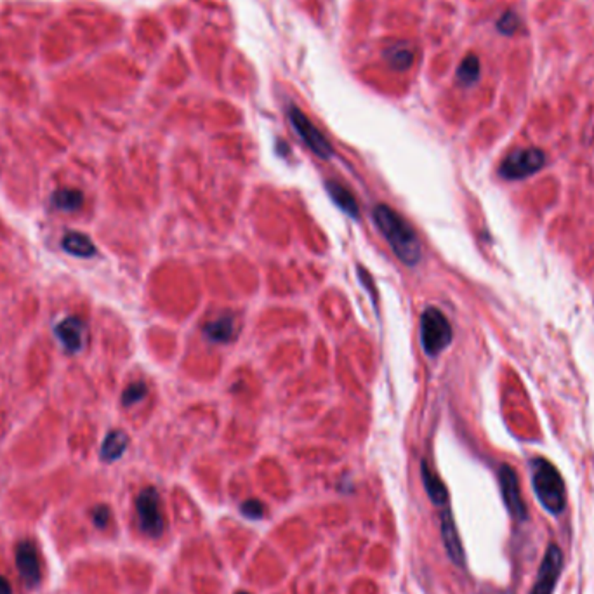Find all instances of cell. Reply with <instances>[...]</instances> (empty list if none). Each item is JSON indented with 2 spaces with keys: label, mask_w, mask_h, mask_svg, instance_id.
<instances>
[{
  "label": "cell",
  "mask_w": 594,
  "mask_h": 594,
  "mask_svg": "<svg viewBox=\"0 0 594 594\" xmlns=\"http://www.w3.org/2000/svg\"><path fill=\"white\" fill-rule=\"evenodd\" d=\"M374 221L384 238L390 242L391 248L402 263L415 266L421 261V242L409 223L398 212L387 205L380 204L374 209Z\"/></svg>",
  "instance_id": "6da1fadb"
},
{
  "label": "cell",
  "mask_w": 594,
  "mask_h": 594,
  "mask_svg": "<svg viewBox=\"0 0 594 594\" xmlns=\"http://www.w3.org/2000/svg\"><path fill=\"white\" fill-rule=\"evenodd\" d=\"M530 469L532 487L541 506L549 515H561L566 507V490L560 471L542 457L532 459Z\"/></svg>",
  "instance_id": "7a4b0ae2"
},
{
  "label": "cell",
  "mask_w": 594,
  "mask_h": 594,
  "mask_svg": "<svg viewBox=\"0 0 594 594\" xmlns=\"http://www.w3.org/2000/svg\"><path fill=\"white\" fill-rule=\"evenodd\" d=\"M452 327L438 308H428L421 317V343L429 356L438 355L452 343Z\"/></svg>",
  "instance_id": "3957f363"
},
{
  "label": "cell",
  "mask_w": 594,
  "mask_h": 594,
  "mask_svg": "<svg viewBox=\"0 0 594 594\" xmlns=\"http://www.w3.org/2000/svg\"><path fill=\"white\" fill-rule=\"evenodd\" d=\"M546 153L539 148H519L511 151L499 167V176L507 181H519L544 169Z\"/></svg>",
  "instance_id": "277c9868"
},
{
  "label": "cell",
  "mask_w": 594,
  "mask_h": 594,
  "mask_svg": "<svg viewBox=\"0 0 594 594\" xmlns=\"http://www.w3.org/2000/svg\"><path fill=\"white\" fill-rule=\"evenodd\" d=\"M136 511H138L141 530L148 537H160L165 527V519L164 512H162L160 495H158V492L153 487H148L139 492L138 499H136Z\"/></svg>",
  "instance_id": "5b68a950"
},
{
  "label": "cell",
  "mask_w": 594,
  "mask_h": 594,
  "mask_svg": "<svg viewBox=\"0 0 594 594\" xmlns=\"http://www.w3.org/2000/svg\"><path fill=\"white\" fill-rule=\"evenodd\" d=\"M289 120L292 123L294 131L297 132L299 138L304 141V145L308 146L309 150L313 151L317 157L327 160L334 155V148L330 146V143L325 139V136L321 134L320 131L314 127V123L309 122V119L302 114L301 110L296 106L289 108Z\"/></svg>",
  "instance_id": "8992f818"
},
{
  "label": "cell",
  "mask_w": 594,
  "mask_h": 594,
  "mask_svg": "<svg viewBox=\"0 0 594 594\" xmlns=\"http://www.w3.org/2000/svg\"><path fill=\"white\" fill-rule=\"evenodd\" d=\"M563 570V553L556 544H549L539 566L530 594H553Z\"/></svg>",
  "instance_id": "52a82bcc"
},
{
  "label": "cell",
  "mask_w": 594,
  "mask_h": 594,
  "mask_svg": "<svg viewBox=\"0 0 594 594\" xmlns=\"http://www.w3.org/2000/svg\"><path fill=\"white\" fill-rule=\"evenodd\" d=\"M499 483L500 492H502L504 504L507 511L516 522H525L527 519V506L522 499V490H519V480L515 469L511 466L504 464L499 469Z\"/></svg>",
  "instance_id": "ba28073f"
},
{
  "label": "cell",
  "mask_w": 594,
  "mask_h": 594,
  "mask_svg": "<svg viewBox=\"0 0 594 594\" xmlns=\"http://www.w3.org/2000/svg\"><path fill=\"white\" fill-rule=\"evenodd\" d=\"M16 566L23 582L28 588H35L40 582V563H38V553L33 542L23 541L16 547Z\"/></svg>",
  "instance_id": "9c48e42d"
},
{
  "label": "cell",
  "mask_w": 594,
  "mask_h": 594,
  "mask_svg": "<svg viewBox=\"0 0 594 594\" xmlns=\"http://www.w3.org/2000/svg\"><path fill=\"white\" fill-rule=\"evenodd\" d=\"M85 330L87 329H85V324L80 318L68 317L54 327V334H56V337L63 344L66 351L77 353L84 346Z\"/></svg>",
  "instance_id": "30bf717a"
},
{
  "label": "cell",
  "mask_w": 594,
  "mask_h": 594,
  "mask_svg": "<svg viewBox=\"0 0 594 594\" xmlns=\"http://www.w3.org/2000/svg\"><path fill=\"white\" fill-rule=\"evenodd\" d=\"M441 539H444L446 554H449V558L452 560L453 565L464 566V547H462L459 532H457L452 512L449 510L441 512Z\"/></svg>",
  "instance_id": "8fae6325"
},
{
  "label": "cell",
  "mask_w": 594,
  "mask_h": 594,
  "mask_svg": "<svg viewBox=\"0 0 594 594\" xmlns=\"http://www.w3.org/2000/svg\"><path fill=\"white\" fill-rule=\"evenodd\" d=\"M61 246L68 254L75 255V258H94L98 254V248L92 243V240L79 231L66 233Z\"/></svg>",
  "instance_id": "7c38bea8"
},
{
  "label": "cell",
  "mask_w": 594,
  "mask_h": 594,
  "mask_svg": "<svg viewBox=\"0 0 594 594\" xmlns=\"http://www.w3.org/2000/svg\"><path fill=\"white\" fill-rule=\"evenodd\" d=\"M205 336L214 343H228L233 339L236 332L235 317L233 314H223V317L216 318L214 321H209L204 329Z\"/></svg>",
  "instance_id": "4fadbf2b"
},
{
  "label": "cell",
  "mask_w": 594,
  "mask_h": 594,
  "mask_svg": "<svg viewBox=\"0 0 594 594\" xmlns=\"http://www.w3.org/2000/svg\"><path fill=\"white\" fill-rule=\"evenodd\" d=\"M325 188H327V193L334 200V204L339 205V207L343 209L348 216L358 217L360 214L358 204H356L355 197H353V193L349 192L346 186L339 185V182H336V181H327L325 182Z\"/></svg>",
  "instance_id": "5bb4252c"
},
{
  "label": "cell",
  "mask_w": 594,
  "mask_h": 594,
  "mask_svg": "<svg viewBox=\"0 0 594 594\" xmlns=\"http://www.w3.org/2000/svg\"><path fill=\"white\" fill-rule=\"evenodd\" d=\"M127 445H129V436L123 431H110L101 445V459L106 462H114L123 456Z\"/></svg>",
  "instance_id": "9a60e30c"
},
{
  "label": "cell",
  "mask_w": 594,
  "mask_h": 594,
  "mask_svg": "<svg viewBox=\"0 0 594 594\" xmlns=\"http://www.w3.org/2000/svg\"><path fill=\"white\" fill-rule=\"evenodd\" d=\"M414 49L407 45L405 42H396L384 50V60L393 70L405 72L414 63Z\"/></svg>",
  "instance_id": "2e32d148"
},
{
  "label": "cell",
  "mask_w": 594,
  "mask_h": 594,
  "mask_svg": "<svg viewBox=\"0 0 594 594\" xmlns=\"http://www.w3.org/2000/svg\"><path fill=\"white\" fill-rule=\"evenodd\" d=\"M421 473H422V483H424V488H426V492H428L429 499L433 500L436 506H444V504H446V500H449V492H446L444 481H441L433 471H431L428 462L426 461H422Z\"/></svg>",
  "instance_id": "e0dca14e"
},
{
  "label": "cell",
  "mask_w": 594,
  "mask_h": 594,
  "mask_svg": "<svg viewBox=\"0 0 594 594\" xmlns=\"http://www.w3.org/2000/svg\"><path fill=\"white\" fill-rule=\"evenodd\" d=\"M53 204L56 205L60 211L75 212L82 207L84 195H82V192H79V189H72V188L57 189V192L53 195Z\"/></svg>",
  "instance_id": "ac0fdd59"
},
{
  "label": "cell",
  "mask_w": 594,
  "mask_h": 594,
  "mask_svg": "<svg viewBox=\"0 0 594 594\" xmlns=\"http://www.w3.org/2000/svg\"><path fill=\"white\" fill-rule=\"evenodd\" d=\"M480 73V60L475 54H469V56H466L464 60H462L459 68H457V80H459V84L469 87V85L478 82Z\"/></svg>",
  "instance_id": "d6986e66"
},
{
  "label": "cell",
  "mask_w": 594,
  "mask_h": 594,
  "mask_svg": "<svg viewBox=\"0 0 594 594\" xmlns=\"http://www.w3.org/2000/svg\"><path fill=\"white\" fill-rule=\"evenodd\" d=\"M146 393H148V387H146L145 383H134V384H131V386L127 387L126 391H123L122 403L126 407L134 405V403L141 402V400L146 396Z\"/></svg>",
  "instance_id": "ffe728a7"
},
{
  "label": "cell",
  "mask_w": 594,
  "mask_h": 594,
  "mask_svg": "<svg viewBox=\"0 0 594 594\" xmlns=\"http://www.w3.org/2000/svg\"><path fill=\"white\" fill-rule=\"evenodd\" d=\"M519 28V18L518 14L512 13V11H506L502 16L497 21V30H499L502 35H515Z\"/></svg>",
  "instance_id": "44dd1931"
},
{
  "label": "cell",
  "mask_w": 594,
  "mask_h": 594,
  "mask_svg": "<svg viewBox=\"0 0 594 594\" xmlns=\"http://www.w3.org/2000/svg\"><path fill=\"white\" fill-rule=\"evenodd\" d=\"M240 510H242L243 516H247V518H251V519H259V518H263V515H264L263 502H259L258 499L246 500Z\"/></svg>",
  "instance_id": "7402d4cb"
},
{
  "label": "cell",
  "mask_w": 594,
  "mask_h": 594,
  "mask_svg": "<svg viewBox=\"0 0 594 594\" xmlns=\"http://www.w3.org/2000/svg\"><path fill=\"white\" fill-rule=\"evenodd\" d=\"M110 507L104 506V504H101V506H96L94 510H92V522H94V525L98 528H104L108 525V522H110Z\"/></svg>",
  "instance_id": "603a6c76"
},
{
  "label": "cell",
  "mask_w": 594,
  "mask_h": 594,
  "mask_svg": "<svg viewBox=\"0 0 594 594\" xmlns=\"http://www.w3.org/2000/svg\"><path fill=\"white\" fill-rule=\"evenodd\" d=\"M0 594H13V589L6 577H0Z\"/></svg>",
  "instance_id": "cb8c5ba5"
},
{
  "label": "cell",
  "mask_w": 594,
  "mask_h": 594,
  "mask_svg": "<svg viewBox=\"0 0 594 594\" xmlns=\"http://www.w3.org/2000/svg\"><path fill=\"white\" fill-rule=\"evenodd\" d=\"M236 594H248V593H236Z\"/></svg>",
  "instance_id": "d4e9b609"
}]
</instances>
